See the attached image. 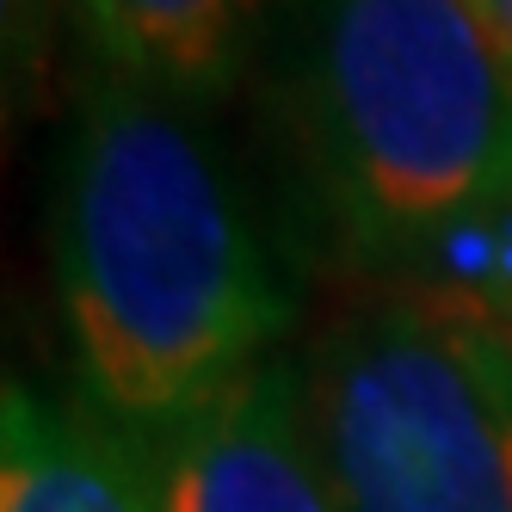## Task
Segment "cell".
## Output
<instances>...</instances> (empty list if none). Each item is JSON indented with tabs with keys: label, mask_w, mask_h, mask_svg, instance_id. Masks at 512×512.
Segmentation results:
<instances>
[{
	"label": "cell",
	"mask_w": 512,
	"mask_h": 512,
	"mask_svg": "<svg viewBox=\"0 0 512 512\" xmlns=\"http://www.w3.org/2000/svg\"><path fill=\"white\" fill-rule=\"evenodd\" d=\"M50 260L87 401L142 438L278 358L297 315L192 105L112 68L62 142Z\"/></svg>",
	"instance_id": "obj_1"
},
{
	"label": "cell",
	"mask_w": 512,
	"mask_h": 512,
	"mask_svg": "<svg viewBox=\"0 0 512 512\" xmlns=\"http://www.w3.org/2000/svg\"><path fill=\"white\" fill-rule=\"evenodd\" d=\"M272 87L334 229L420 278L512 216V75L463 0H272Z\"/></svg>",
	"instance_id": "obj_2"
},
{
	"label": "cell",
	"mask_w": 512,
	"mask_h": 512,
	"mask_svg": "<svg viewBox=\"0 0 512 512\" xmlns=\"http://www.w3.org/2000/svg\"><path fill=\"white\" fill-rule=\"evenodd\" d=\"M309 420L340 512H512V327L383 297L309 358Z\"/></svg>",
	"instance_id": "obj_3"
},
{
	"label": "cell",
	"mask_w": 512,
	"mask_h": 512,
	"mask_svg": "<svg viewBox=\"0 0 512 512\" xmlns=\"http://www.w3.org/2000/svg\"><path fill=\"white\" fill-rule=\"evenodd\" d=\"M161 512H340L309 420V383L290 358L142 438Z\"/></svg>",
	"instance_id": "obj_4"
},
{
	"label": "cell",
	"mask_w": 512,
	"mask_h": 512,
	"mask_svg": "<svg viewBox=\"0 0 512 512\" xmlns=\"http://www.w3.org/2000/svg\"><path fill=\"white\" fill-rule=\"evenodd\" d=\"M0 512H161L142 432L93 401L7 383L0 401Z\"/></svg>",
	"instance_id": "obj_5"
},
{
	"label": "cell",
	"mask_w": 512,
	"mask_h": 512,
	"mask_svg": "<svg viewBox=\"0 0 512 512\" xmlns=\"http://www.w3.org/2000/svg\"><path fill=\"white\" fill-rule=\"evenodd\" d=\"M99 68L179 105L223 99L260 50L272 0H68Z\"/></svg>",
	"instance_id": "obj_6"
},
{
	"label": "cell",
	"mask_w": 512,
	"mask_h": 512,
	"mask_svg": "<svg viewBox=\"0 0 512 512\" xmlns=\"http://www.w3.org/2000/svg\"><path fill=\"white\" fill-rule=\"evenodd\" d=\"M469 7V19L488 31V44L500 50V62H506V75H512V0H463Z\"/></svg>",
	"instance_id": "obj_7"
}]
</instances>
